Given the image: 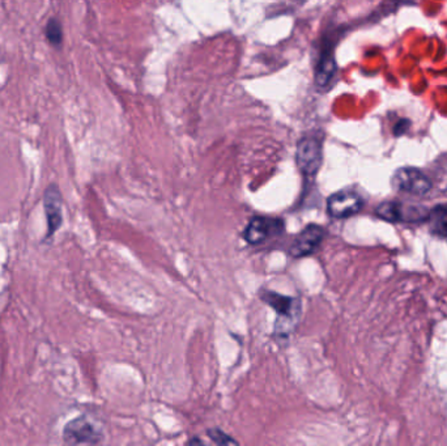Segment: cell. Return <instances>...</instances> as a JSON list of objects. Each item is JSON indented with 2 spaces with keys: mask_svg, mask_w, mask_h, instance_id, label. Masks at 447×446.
Listing matches in <instances>:
<instances>
[{
  "mask_svg": "<svg viewBox=\"0 0 447 446\" xmlns=\"http://www.w3.org/2000/svg\"><path fill=\"white\" fill-rule=\"evenodd\" d=\"M44 35L49 44L54 47H59L63 42V28L58 19H50L44 26Z\"/></svg>",
  "mask_w": 447,
  "mask_h": 446,
  "instance_id": "obj_12",
  "label": "cell"
},
{
  "mask_svg": "<svg viewBox=\"0 0 447 446\" xmlns=\"http://www.w3.org/2000/svg\"><path fill=\"white\" fill-rule=\"evenodd\" d=\"M207 435L216 446H241L240 443L220 428H209Z\"/></svg>",
  "mask_w": 447,
  "mask_h": 446,
  "instance_id": "obj_13",
  "label": "cell"
},
{
  "mask_svg": "<svg viewBox=\"0 0 447 446\" xmlns=\"http://www.w3.org/2000/svg\"><path fill=\"white\" fill-rule=\"evenodd\" d=\"M409 127H411L409 119H404V118H402V119H399L398 122L395 123V126H393V135H395V136H402V135L405 134V133L409 130Z\"/></svg>",
  "mask_w": 447,
  "mask_h": 446,
  "instance_id": "obj_14",
  "label": "cell"
},
{
  "mask_svg": "<svg viewBox=\"0 0 447 446\" xmlns=\"http://www.w3.org/2000/svg\"><path fill=\"white\" fill-rule=\"evenodd\" d=\"M104 438L102 428L88 416H79L68 422L63 429V440L68 445L97 446Z\"/></svg>",
  "mask_w": 447,
  "mask_h": 446,
  "instance_id": "obj_2",
  "label": "cell"
},
{
  "mask_svg": "<svg viewBox=\"0 0 447 446\" xmlns=\"http://www.w3.org/2000/svg\"><path fill=\"white\" fill-rule=\"evenodd\" d=\"M259 297L277 314L275 334L282 338H288V335L293 331L300 320L301 302L292 296H285L270 290H261Z\"/></svg>",
  "mask_w": 447,
  "mask_h": 446,
  "instance_id": "obj_1",
  "label": "cell"
},
{
  "mask_svg": "<svg viewBox=\"0 0 447 446\" xmlns=\"http://www.w3.org/2000/svg\"><path fill=\"white\" fill-rule=\"evenodd\" d=\"M391 186L399 192L421 198L432 190L433 185L432 181L420 169L403 167L393 173Z\"/></svg>",
  "mask_w": 447,
  "mask_h": 446,
  "instance_id": "obj_5",
  "label": "cell"
},
{
  "mask_svg": "<svg viewBox=\"0 0 447 446\" xmlns=\"http://www.w3.org/2000/svg\"><path fill=\"white\" fill-rule=\"evenodd\" d=\"M375 215L390 223H420L426 222L429 211L423 206L408 204L404 201H386L375 208Z\"/></svg>",
  "mask_w": 447,
  "mask_h": 446,
  "instance_id": "obj_3",
  "label": "cell"
},
{
  "mask_svg": "<svg viewBox=\"0 0 447 446\" xmlns=\"http://www.w3.org/2000/svg\"><path fill=\"white\" fill-rule=\"evenodd\" d=\"M323 148L318 136H304L297 143L295 164L306 179H313L322 165Z\"/></svg>",
  "mask_w": 447,
  "mask_h": 446,
  "instance_id": "obj_4",
  "label": "cell"
},
{
  "mask_svg": "<svg viewBox=\"0 0 447 446\" xmlns=\"http://www.w3.org/2000/svg\"><path fill=\"white\" fill-rule=\"evenodd\" d=\"M426 222L429 224V229L432 235L441 238H447V203L433 207L429 211Z\"/></svg>",
  "mask_w": 447,
  "mask_h": 446,
  "instance_id": "obj_11",
  "label": "cell"
},
{
  "mask_svg": "<svg viewBox=\"0 0 447 446\" xmlns=\"http://www.w3.org/2000/svg\"><path fill=\"white\" fill-rule=\"evenodd\" d=\"M62 194L58 189L56 185H50L44 190V207L47 220V235L46 238H50L56 233L59 226L62 225L63 220V212H62Z\"/></svg>",
  "mask_w": 447,
  "mask_h": 446,
  "instance_id": "obj_9",
  "label": "cell"
},
{
  "mask_svg": "<svg viewBox=\"0 0 447 446\" xmlns=\"http://www.w3.org/2000/svg\"><path fill=\"white\" fill-rule=\"evenodd\" d=\"M285 228L282 219L276 217H267V216H255L247 224L243 238L250 245H259L268 240H271L276 236L282 235Z\"/></svg>",
  "mask_w": 447,
  "mask_h": 446,
  "instance_id": "obj_6",
  "label": "cell"
},
{
  "mask_svg": "<svg viewBox=\"0 0 447 446\" xmlns=\"http://www.w3.org/2000/svg\"><path fill=\"white\" fill-rule=\"evenodd\" d=\"M186 446H208L203 440H200L199 437H193Z\"/></svg>",
  "mask_w": 447,
  "mask_h": 446,
  "instance_id": "obj_15",
  "label": "cell"
},
{
  "mask_svg": "<svg viewBox=\"0 0 447 446\" xmlns=\"http://www.w3.org/2000/svg\"><path fill=\"white\" fill-rule=\"evenodd\" d=\"M338 74V65L332 50H323L316 68V84L320 90H328Z\"/></svg>",
  "mask_w": 447,
  "mask_h": 446,
  "instance_id": "obj_10",
  "label": "cell"
},
{
  "mask_svg": "<svg viewBox=\"0 0 447 446\" xmlns=\"http://www.w3.org/2000/svg\"><path fill=\"white\" fill-rule=\"evenodd\" d=\"M364 199L355 190H340L327 201L328 215L334 219H348L362 210Z\"/></svg>",
  "mask_w": 447,
  "mask_h": 446,
  "instance_id": "obj_7",
  "label": "cell"
},
{
  "mask_svg": "<svg viewBox=\"0 0 447 446\" xmlns=\"http://www.w3.org/2000/svg\"><path fill=\"white\" fill-rule=\"evenodd\" d=\"M326 237V231L318 224H309L301 233L295 237L289 247V256L293 258H305L311 256Z\"/></svg>",
  "mask_w": 447,
  "mask_h": 446,
  "instance_id": "obj_8",
  "label": "cell"
}]
</instances>
